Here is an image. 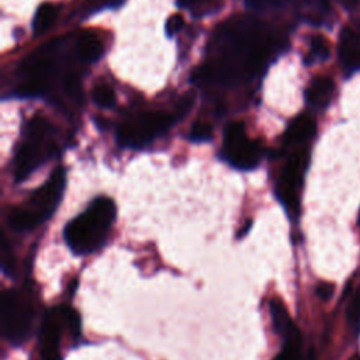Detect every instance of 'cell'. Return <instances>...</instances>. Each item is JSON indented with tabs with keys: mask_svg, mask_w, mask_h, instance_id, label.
I'll list each match as a JSON object with an SVG mask.
<instances>
[{
	"mask_svg": "<svg viewBox=\"0 0 360 360\" xmlns=\"http://www.w3.org/2000/svg\"><path fill=\"white\" fill-rule=\"evenodd\" d=\"M63 328H66V321L62 307L51 309L44 316L39 335L42 360H60V340Z\"/></svg>",
	"mask_w": 360,
	"mask_h": 360,
	"instance_id": "9",
	"label": "cell"
},
{
	"mask_svg": "<svg viewBox=\"0 0 360 360\" xmlns=\"http://www.w3.org/2000/svg\"><path fill=\"white\" fill-rule=\"evenodd\" d=\"M65 170L56 169L51 177L30 194L27 201L14 207L8 215L10 226L15 231H30L48 219L56 210L65 188Z\"/></svg>",
	"mask_w": 360,
	"mask_h": 360,
	"instance_id": "3",
	"label": "cell"
},
{
	"mask_svg": "<svg viewBox=\"0 0 360 360\" xmlns=\"http://www.w3.org/2000/svg\"><path fill=\"white\" fill-rule=\"evenodd\" d=\"M339 58L346 68L360 66V34L352 28H345L340 34Z\"/></svg>",
	"mask_w": 360,
	"mask_h": 360,
	"instance_id": "10",
	"label": "cell"
},
{
	"mask_svg": "<svg viewBox=\"0 0 360 360\" xmlns=\"http://www.w3.org/2000/svg\"><path fill=\"white\" fill-rule=\"evenodd\" d=\"M311 53L315 58L321 59V60L326 59L329 56V44H328V41L321 35L314 37L312 41H311Z\"/></svg>",
	"mask_w": 360,
	"mask_h": 360,
	"instance_id": "21",
	"label": "cell"
},
{
	"mask_svg": "<svg viewBox=\"0 0 360 360\" xmlns=\"http://www.w3.org/2000/svg\"><path fill=\"white\" fill-rule=\"evenodd\" d=\"M55 149L53 128L44 117H32L24 131L14 156V177L17 181L27 179L41 166Z\"/></svg>",
	"mask_w": 360,
	"mask_h": 360,
	"instance_id": "4",
	"label": "cell"
},
{
	"mask_svg": "<svg viewBox=\"0 0 360 360\" xmlns=\"http://www.w3.org/2000/svg\"><path fill=\"white\" fill-rule=\"evenodd\" d=\"M91 96H93V100L94 103L98 105V107H103V108H110L115 104V93L114 90L105 84V83H97L94 87H93V91H91Z\"/></svg>",
	"mask_w": 360,
	"mask_h": 360,
	"instance_id": "16",
	"label": "cell"
},
{
	"mask_svg": "<svg viewBox=\"0 0 360 360\" xmlns=\"http://www.w3.org/2000/svg\"><path fill=\"white\" fill-rule=\"evenodd\" d=\"M0 322L4 336L14 345H22L31 335L34 308L25 294L7 290L1 297Z\"/></svg>",
	"mask_w": 360,
	"mask_h": 360,
	"instance_id": "5",
	"label": "cell"
},
{
	"mask_svg": "<svg viewBox=\"0 0 360 360\" xmlns=\"http://www.w3.org/2000/svg\"><path fill=\"white\" fill-rule=\"evenodd\" d=\"M307 165L308 153L305 150H298L288 159L277 184V195L285 210L292 215L298 212V190L301 187Z\"/></svg>",
	"mask_w": 360,
	"mask_h": 360,
	"instance_id": "8",
	"label": "cell"
},
{
	"mask_svg": "<svg viewBox=\"0 0 360 360\" xmlns=\"http://www.w3.org/2000/svg\"><path fill=\"white\" fill-rule=\"evenodd\" d=\"M222 152L232 166L242 170L253 169L262 158L260 145L246 135L242 122H231L225 128Z\"/></svg>",
	"mask_w": 360,
	"mask_h": 360,
	"instance_id": "7",
	"label": "cell"
},
{
	"mask_svg": "<svg viewBox=\"0 0 360 360\" xmlns=\"http://www.w3.org/2000/svg\"><path fill=\"white\" fill-rule=\"evenodd\" d=\"M273 360H301V339L284 342L283 350Z\"/></svg>",
	"mask_w": 360,
	"mask_h": 360,
	"instance_id": "18",
	"label": "cell"
},
{
	"mask_svg": "<svg viewBox=\"0 0 360 360\" xmlns=\"http://www.w3.org/2000/svg\"><path fill=\"white\" fill-rule=\"evenodd\" d=\"M333 290H335V287H333V284H330V283H319L318 285H316V288H315V292H316V295L321 298V300H329L332 295H333Z\"/></svg>",
	"mask_w": 360,
	"mask_h": 360,
	"instance_id": "23",
	"label": "cell"
},
{
	"mask_svg": "<svg viewBox=\"0 0 360 360\" xmlns=\"http://www.w3.org/2000/svg\"><path fill=\"white\" fill-rule=\"evenodd\" d=\"M222 32L226 46L222 48L217 63L210 66L208 76L228 82L253 75L266 59L270 49L269 44L266 41L259 42L262 37L255 30L246 31L240 27H232L225 28Z\"/></svg>",
	"mask_w": 360,
	"mask_h": 360,
	"instance_id": "1",
	"label": "cell"
},
{
	"mask_svg": "<svg viewBox=\"0 0 360 360\" xmlns=\"http://www.w3.org/2000/svg\"><path fill=\"white\" fill-rule=\"evenodd\" d=\"M184 20L180 14H173L172 17H169V20L166 21V34L167 37H174L183 27Z\"/></svg>",
	"mask_w": 360,
	"mask_h": 360,
	"instance_id": "22",
	"label": "cell"
},
{
	"mask_svg": "<svg viewBox=\"0 0 360 360\" xmlns=\"http://www.w3.org/2000/svg\"><path fill=\"white\" fill-rule=\"evenodd\" d=\"M359 224H360V217H359Z\"/></svg>",
	"mask_w": 360,
	"mask_h": 360,
	"instance_id": "25",
	"label": "cell"
},
{
	"mask_svg": "<svg viewBox=\"0 0 360 360\" xmlns=\"http://www.w3.org/2000/svg\"><path fill=\"white\" fill-rule=\"evenodd\" d=\"M63 89L68 93V96L73 98H80L82 84H80L79 76L76 73H68L63 79Z\"/></svg>",
	"mask_w": 360,
	"mask_h": 360,
	"instance_id": "19",
	"label": "cell"
},
{
	"mask_svg": "<svg viewBox=\"0 0 360 360\" xmlns=\"http://www.w3.org/2000/svg\"><path fill=\"white\" fill-rule=\"evenodd\" d=\"M212 136V128L207 122H195L191 127L190 132V139L194 142H201V141H208Z\"/></svg>",
	"mask_w": 360,
	"mask_h": 360,
	"instance_id": "20",
	"label": "cell"
},
{
	"mask_svg": "<svg viewBox=\"0 0 360 360\" xmlns=\"http://www.w3.org/2000/svg\"><path fill=\"white\" fill-rule=\"evenodd\" d=\"M270 314H271L273 326L276 332L284 339V342H288L292 339H301L300 330L297 329L295 323L288 315V311L280 301H271Z\"/></svg>",
	"mask_w": 360,
	"mask_h": 360,
	"instance_id": "11",
	"label": "cell"
},
{
	"mask_svg": "<svg viewBox=\"0 0 360 360\" xmlns=\"http://www.w3.org/2000/svg\"><path fill=\"white\" fill-rule=\"evenodd\" d=\"M77 53L84 62H94L103 55V44L97 37L84 34L77 41Z\"/></svg>",
	"mask_w": 360,
	"mask_h": 360,
	"instance_id": "14",
	"label": "cell"
},
{
	"mask_svg": "<svg viewBox=\"0 0 360 360\" xmlns=\"http://www.w3.org/2000/svg\"><path fill=\"white\" fill-rule=\"evenodd\" d=\"M201 1H204V0H180V4L186 7V6H193V4H197Z\"/></svg>",
	"mask_w": 360,
	"mask_h": 360,
	"instance_id": "24",
	"label": "cell"
},
{
	"mask_svg": "<svg viewBox=\"0 0 360 360\" xmlns=\"http://www.w3.org/2000/svg\"><path fill=\"white\" fill-rule=\"evenodd\" d=\"M115 218V205L107 197L96 198L80 215L65 228V240L77 255H89L98 250L110 232Z\"/></svg>",
	"mask_w": 360,
	"mask_h": 360,
	"instance_id": "2",
	"label": "cell"
},
{
	"mask_svg": "<svg viewBox=\"0 0 360 360\" xmlns=\"http://www.w3.org/2000/svg\"><path fill=\"white\" fill-rule=\"evenodd\" d=\"M347 322L350 328L356 332H360V285L352 295V300L347 307Z\"/></svg>",
	"mask_w": 360,
	"mask_h": 360,
	"instance_id": "17",
	"label": "cell"
},
{
	"mask_svg": "<svg viewBox=\"0 0 360 360\" xmlns=\"http://www.w3.org/2000/svg\"><path fill=\"white\" fill-rule=\"evenodd\" d=\"M333 93V82L329 77H316L307 89V100L315 107H325Z\"/></svg>",
	"mask_w": 360,
	"mask_h": 360,
	"instance_id": "13",
	"label": "cell"
},
{
	"mask_svg": "<svg viewBox=\"0 0 360 360\" xmlns=\"http://www.w3.org/2000/svg\"><path fill=\"white\" fill-rule=\"evenodd\" d=\"M58 15V7L52 3H42L37 11H35V17L32 21V31L35 35H39L42 32H45L52 22L55 21Z\"/></svg>",
	"mask_w": 360,
	"mask_h": 360,
	"instance_id": "15",
	"label": "cell"
},
{
	"mask_svg": "<svg viewBox=\"0 0 360 360\" xmlns=\"http://www.w3.org/2000/svg\"><path fill=\"white\" fill-rule=\"evenodd\" d=\"M314 132H315L314 120L309 115L302 114L291 121V124L288 125L284 134V141L287 143H298L312 136Z\"/></svg>",
	"mask_w": 360,
	"mask_h": 360,
	"instance_id": "12",
	"label": "cell"
},
{
	"mask_svg": "<svg viewBox=\"0 0 360 360\" xmlns=\"http://www.w3.org/2000/svg\"><path fill=\"white\" fill-rule=\"evenodd\" d=\"M174 122V115L162 111L143 112L120 125L117 138L124 146L138 148L165 134Z\"/></svg>",
	"mask_w": 360,
	"mask_h": 360,
	"instance_id": "6",
	"label": "cell"
}]
</instances>
